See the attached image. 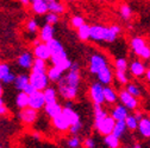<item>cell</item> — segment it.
I'll return each instance as SVG.
<instances>
[{
  "label": "cell",
  "instance_id": "cell-23",
  "mask_svg": "<svg viewBox=\"0 0 150 148\" xmlns=\"http://www.w3.org/2000/svg\"><path fill=\"white\" fill-rule=\"evenodd\" d=\"M63 73L64 72L61 69H59L57 66H55V65H51L47 70V76H48L49 81L50 82H54V83H57L60 81V78L63 76Z\"/></svg>",
  "mask_w": 150,
  "mask_h": 148
},
{
  "label": "cell",
  "instance_id": "cell-38",
  "mask_svg": "<svg viewBox=\"0 0 150 148\" xmlns=\"http://www.w3.org/2000/svg\"><path fill=\"white\" fill-rule=\"evenodd\" d=\"M45 17V23L47 24H50V25H55V24H57L60 22V17L59 14H56V13H52V12H48L44 14Z\"/></svg>",
  "mask_w": 150,
  "mask_h": 148
},
{
  "label": "cell",
  "instance_id": "cell-54",
  "mask_svg": "<svg viewBox=\"0 0 150 148\" xmlns=\"http://www.w3.org/2000/svg\"><path fill=\"white\" fill-rule=\"evenodd\" d=\"M134 148H142V147H141L139 143H135V145H134Z\"/></svg>",
  "mask_w": 150,
  "mask_h": 148
},
{
  "label": "cell",
  "instance_id": "cell-43",
  "mask_svg": "<svg viewBox=\"0 0 150 148\" xmlns=\"http://www.w3.org/2000/svg\"><path fill=\"white\" fill-rule=\"evenodd\" d=\"M85 24V19L81 17V15H74L71 17L70 19V25L74 27V29H79L81 25Z\"/></svg>",
  "mask_w": 150,
  "mask_h": 148
},
{
  "label": "cell",
  "instance_id": "cell-10",
  "mask_svg": "<svg viewBox=\"0 0 150 148\" xmlns=\"http://www.w3.org/2000/svg\"><path fill=\"white\" fill-rule=\"evenodd\" d=\"M78 92L79 89H75V88H70L67 87L64 84H59L57 83V94H60V96L67 101H73L78 96Z\"/></svg>",
  "mask_w": 150,
  "mask_h": 148
},
{
  "label": "cell",
  "instance_id": "cell-45",
  "mask_svg": "<svg viewBox=\"0 0 150 148\" xmlns=\"http://www.w3.org/2000/svg\"><path fill=\"white\" fill-rule=\"evenodd\" d=\"M82 127H83L82 122H81V121H79V122H76V123L71 124V126L69 127V129H68V131H69V133H70L71 135H78V134L81 132Z\"/></svg>",
  "mask_w": 150,
  "mask_h": 148
},
{
  "label": "cell",
  "instance_id": "cell-2",
  "mask_svg": "<svg viewBox=\"0 0 150 148\" xmlns=\"http://www.w3.org/2000/svg\"><path fill=\"white\" fill-rule=\"evenodd\" d=\"M131 49L137 54L138 57H142L143 59H149L150 58V46L146 45L145 40L142 37H135L131 40Z\"/></svg>",
  "mask_w": 150,
  "mask_h": 148
},
{
  "label": "cell",
  "instance_id": "cell-53",
  "mask_svg": "<svg viewBox=\"0 0 150 148\" xmlns=\"http://www.w3.org/2000/svg\"><path fill=\"white\" fill-rule=\"evenodd\" d=\"M145 77H146V80L150 82V69H146V70H145Z\"/></svg>",
  "mask_w": 150,
  "mask_h": 148
},
{
  "label": "cell",
  "instance_id": "cell-29",
  "mask_svg": "<svg viewBox=\"0 0 150 148\" xmlns=\"http://www.w3.org/2000/svg\"><path fill=\"white\" fill-rule=\"evenodd\" d=\"M30 70L32 72H47V70H48L47 61H43V59H40V58H35Z\"/></svg>",
  "mask_w": 150,
  "mask_h": 148
},
{
  "label": "cell",
  "instance_id": "cell-22",
  "mask_svg": "<svg viewBox=\"0 0 150 148\" xmlns=\"http://www.w3.org/2000/svg\"><path fill=\"white\" fill-rule=\"evenodd\" d=\"M29 83L30 82H29V75H28V73H19V75L16 76L14 82H13V85H14L16 90L23 91Z\"/></svg>",
  "mask_w": 150,
  "mask_h": 148
},
{
  "label": "cell",
  "instance_id": "cell-44",
  "mask_svg": "<svg viewBox=\"0 0 150 148\" xmlns=\"http://www.w3.org/2000/svg\"><path fill=\"white\" fill-rule=\"evenodd\" d=\"M11 66L5 63V62H0V81H3V78L7 75L8 72H11Z\"/></svg>",
  "mask_w": 150,
  "mask_h": 148
},
{
  "label": "cell",
  "instance_id": "cell-52",
  "mask_svg": "<svg viewBox=\"0 0 150 148\" xmlns=\"http://www.w3.org/2000/svg\"><path fill=\"white\" fill-rule=\"evenodd\" d=\"M3 94H4V84L0 81V97H3Z\"/></svg>",
  "mask_w": 150,
  "mask_h": 148
},
{
  "label": "cell",
  "instance_id": "cell-32",
  "mask_svg": "<svg viewBox=\"0 0 150 148\" xmlns=\"http://www.w3.org/2000/svg\"><path fill=\"white\" fill-rule=\"evenodd\" d=\"M89 34H91V26L88 24H83L81 25L79 29H78V36H79V38L80 40H88L89 39Z\"/></svg>",
  "mask_w": 150,
  "mask_h": 148
},
{
  "label": "cell",
  "instance_id": "cell-40",
  "mask_svg": "<svg viewBox=\"0 0 150 148\" xmlns=\"http://www.w3.org/2000/svg\"><path fill=\"white\" fill-rule=\"evenodd\" d=\"M81 146V139L76 135H73L67 140V147L68 148H79Z\"/></svg>",
  "mask_w": 150,
  "mask_h": 148
},
{
  "label": "cell",
  "instance_id": "cell-15",
  "mask_svg": "<svg viewBox=\"0 0 150 148\" xmlns=\"http://www.w3.org/2000/svg\"><path fill=\"white\" fill-rule=\"evenodd\" d=\"M51 121H52V126H54V128H55V129H57L59 132H62V133L67 132L68 129H69V127H70L69 122L67 121V119L63 116L62 113H61L60 115H57V116H55L54 119H51Z\"/></svg>",
  "mask_w": 150,
  "mask_h": 148
},
{
  "label": "cell",
  "instance_id": "cell-41",
  "mask_svg": "<svg viewBox=\"0 0 150 148\" xmlns=\"http://www.w3.org/2000/svg\"><path fill=\"white\" fill-rule=\"evenodd\" d=\"M115 77L117 78V81H118L120 84H126V83H129V78H127V75H126V71H122V70H117V69H116Z\"/></svg>",
  "mask_w": 150,
  "mask_h": 148
},
{
  "label": "cell",
  "instance_id": "cell-1",
  "mask_svg": "<svg viewBox=\"0 0 150 148\" xmlns=\"http://www.w3.org/2000/svg\"><path fill=\"white\" fill-rule=\"evenodd\" d=\"M120 32H122V29L118 25H112V26L93 25V26H91L89 39H93L96 42L113 43L118 38Z\"/></svg>",
  "mask_w": 150,
  "mask_h": 148
},
{
  "label": "cell",
  "instance_id": "cell-28",
  "mask_svg": "<svg viewBox=\"0 0 150 148\" xmlns=\"http://www.w3.org/2000/svg\"><path fill=\"white\" fill-rule=\"evenodd\" d=\"M14 103H16V105H17L18 109L26 108V107L29 105V96L25 94L24 91H19V92H18V94L16 95Z\"/></svg>",
  "mask_w": 150,
  "mask_h": 148
},
{
  "label": "cell",
  "instance_id": "cell-42",
  "mask_svg": "<svg viewBox=\"0 0 150 148\" xmlns=\"http://www.w3.org/2000/svg\"><path fill=\"white\" fill-rule=\"evenodd\" d=\"M115 66L117 70H122V71H126L127 68H129V64H127V61L123 57L120 58H117L116 62H115Z\"/></svg>",
  "mask_w": 150,
  "mask_h": 148
},
{
  "label": "cell",
  "instance_id": "cell-7",
  "mask_svg": "<svg viewBox=\"0 0 150 148\" xmlns=\"http://www.w3.org/2000/svg\"><path fill=\"white\" fill-rule=\"evenodd\" d=\"M115 123H116V120L112 116L107 115L100 122L94 123V127H96V129L101 135H107V134L112 133V129H113V127H115Z\"/></svg>",
  "mask_w": 150,
  "mask_h": 148
},
{
  "label": "cell",
  "instance_id": "cell-59",
  "mask_svg": "<svg viewBox=\"0 0 150 148\" xmlns=\"http://www.w3.org/2000/svg\"><path fill=\"white\" fill-rule=\"evenodd\" d=\"M0 148H3V147H1V146H0Z\"/></svg>",
  "mask_w": 150,
  "mask_h": 148
},
{
  "label": "cell",
  "instance_id": "cell-8",
  "mask_svg": "<svg viewBox=\"0 0 150 148\" xmlns=\"http://www.w3.org/2000/svg\"><path fill=\"white\" fill-rule=\"evenodd\" d=\"M106 65H108V64H107L106 58L103 56V54L94 53V54L91 56V58H89V71H91V73H96L97 75V72L100 71Z\"/></svg>",
  "mask_w": 150,
  "mask_h": 148
},
{
  "label": "cell",
  "instance_id": "cell-5",
  "mask_svg": "<svg viewBox=\"0 0 150 148\" xmlns=\"http://www.w3.org/2000/svg\"><path fill=\"white\" fill-rule=\"evenodd\" d=\"M44 105H45V98L43 95V91L36 90L33 94L29 95V105L28 107L40 112V110H42L44 108Z\"/></svg>",
  "mask_w": 150,
  "mask_h": 148
},
{
  "label": "cell",
  "instance_id": "cell-48",
  "mask_svg": "<svg viewBox=\"0 0 150 148\" xmlns=\"http://www.w3.org/2000/svg\"><path fill=\"white\" fill-rule=\"evenodd\" d=\"M23 91H24V92H25V94H26V95L29 96V95H31V94H33V92L36 91V89H35V88H33V87H32V85H31V84L29 83V84H28V85L25 87V89H24Z\"/></svg>",
  "mask_w": 150,
  "mask_h": 148
},
{
  "label": "cell",
  "instance_id": "cell-9",
  "mask_svg": "<svg viewBox=\"0 0 150 148\" xmlns=\"http://www.w3.org/2000/svg\"><path fill=\"white\" fill-rule=\"evenodd\" d=\"M118 98L120 100L122 104L127 109V110H136L138 105V101L136 97L130 95L126 90H122L118 94Z\"/></svg>",
  "mask_w": 150,
  "mask_h": 148
},
{
  "label": "cell",
  "instance_id": "cell-13",
  "mask_svg": "<svg viewBox=\"0 0 150 148\" xmlns=\"http://www.w3.org/2000/svg\"><path fill=\"white\" fill-rule=\"evenodd\" d=\"M52 38H55V27L54 25L45 23L40 30V40L43 43H47Z\"/></svg>",
  "mask_w": 150,
  "mask_h": 148
},
{
  "label": "cell",
  "instance_id": "cell-19",
  "mask_svg": "<svg viewBox=\"0 0 150 148\" xmlns=\"http://www.w3.org/2000/svg\"><path fill=\"white\" fill-rule=\"evenodd\" d=\"M31 11L37 15H44L48 13V5L44 0H36L31 3Z\"/></svg>",
  "mask_w": 150,
  "mask_h": 148
},
{
  "label": "cell",
  "instance_id": "cell-17",
  "mask_svg": "<svg viewBox=\"0 0 150 148\" xmlns=\"http://www.w3.org/2000/svg\"><path fill=\"white\" fill-rule=\"evenodd\" d=\"M44 112L45 114L50 117V119H54L55 116H57L62 113V105L56 101V102H52V103H45L44 105Z\"/></svg>",
  "mask_w": 150,
  "mask_h": 148
},
{
  "label": "cell",
  "instance_id": "cell-49",
  "mask_svg": "<svg viewBox=\"0 0 150 148\" xmlns=\"http://www.w3.org/2000/svg\"><path fill=\"white\" fill-rule=\"evenodd\" d=\"M7 113H8L7 107H6L5 104L0 105V116H5V115H7Z\"/></svg>",
  "mask_w": 150,
  "mask_h": 148
},
{
  "label": "cell",
  "instance_id": "cell-27",
  "mask_svg": "<svg viewBox=\"0 0 150 148\" xmlns=\"http://www.w3.org/2000/svg\"><path fill=\"white\" fill-rule=\"evenodd\" d=\"M43 95L45 98V103H52L57 101V89L52 87H47L43 90Z\"/></svg>",
  "mask_w": 150,
  "mask_h": 148
},
{
  "label": "cell",
  "instance_id": "cell-37",
  "mask_svg": "<svg viewBox=\"0 0 150 148\" xmlns=\"http://www.w3.org/2000/svg\"><path fill=\"white\" fill-rule=\"evenodd\" d=\"M130 95H132L134 97H139L141 96V89L136 85V84H134V83H126V89H125Z\"/></svg>",
  "mask_w": 150,
  "mask_h": 148
},
{
  "label": "cell",
  "instance_id": "cell-34",
  "mask_svg": "<svg viewBox=\"0 0 150 148\" xmlns=\"http://www.w3.org/2000/svg\"><path fill=\"white\" fill-rule=\"evenodd\" d=\"M67 58H68V54H67L66 50H63V51H61V52H59V53L51 54L49 61L51 62L52 65H57V64H60L61 62H63L64 59H67Z\"/></svg>",
  "mask_w": 150,
  "mask_h": 148
},
{
  "label": "cell",
  "instance_id": "cell-30",
  "mask_svg": "<svg viewBox=\"0 0 150 148\" xmlns=\"http://www.w3.org/2000/svg\"><path fill=\"white\" fill-rule=\"evenodd\" d=\"M104 143L106 145L107 148H119L120 139H118L113 134H107L104 136Z\"/></svg>",
  "mask_w": 150,
  "mask_h": 148
},
{
  "label": "cell",
  "instance_id": "cell-50",
  "mask_svg": "<svg viewBox=\"0 0 150 148\" xmlns=\"http://www.w3.org/2000/svg\"><path fill=\"white\" fill-rule=\"evenodd\" d=\"M134 116L136 117V120H137V121H139V120H141V119L143 117V114H142L141 112H138V110H137V112H136V113L134 114Z\"/></svg>",
  "mask_w": 150,
  "mask_h": 148
},
{
  "label": "cell",
  "instance_id": "cell-55",
  "mask_svg": "<svg viewBox=\"0 0 150 148\" xmlns=\"http://www.w3.org/2000/svg\"><path fill=\"white\" fill-rule=\"evenodd\" d=\"M3 104H5V102H4L3 97H0V105H3Z\"/></svg>",
  "mask_w": 150,
  "mask_h": 148
},
{
  "label": "cell",
  "instance_id": "cell-12",
  "mask_svg": "<svg viewBox=\"0 0 150 148\" xmlns=\"http://www.w3.org/2000/svg\"><path fill=\"white\" fill-rule=\"evenodd\" d=\"M32 54L35 58H40L43 61H49L50 59V51L47 46L45 43L41 42L37 45H33L32 47Z\"/></svg>",
  "mask_w": 150,
  "mask_h": 148
},
{
  "label": "cell",
  "instance_id": "cell-14",
  "mask_svg": "<svg viewBox=\"0 0 150 148\" xmlns=\"http://www.w3.org/2000/svg\"><path fill=\"white\" fill-rule=\"evenodd\" d=\"M97 76H98V82L99 83H101L103 85H108L112 82L113 73H112V70L110 69V66L106 65L100 71L97 72Z\"/></svg>",
  "mask_w": 150,
  "mask_h": 148
},
{
  "label": "cell",
  "instance_id": "cell-51",
  "mask_svg": "<svg viewBox=\"0 0 150 148\" xmlns=\"http://www.w3.org/2000/svg\"><path fill=\"white\" fill-rule=\"evenodd\" d=\"M18 1H19V3H21L23 6H25V7H26V6H29V5L31 4L30 0H18Z\"/></svg>",
  "mask_w": 150,
  "mask_h": 148
},
{
  "label": "cell",
  "instance_id": "cell-20",
  "mask_svg": "<svg viewBox=\"0 0 150 148\" xmlns=\"http://www.w3.org/2000/svg\"><path fill=\"white\" fill-rule=\"evenodd\" d=\"M127 115H129V110L123 104L116 105L115 109L112 110V113H111V116L113 117L116 121H124Z\"/></svg>",
  "mask_w": 150,
  "mask_h": 148
},
{
  "label": "cell",
  "instance_id": "cell-6",
  "mask_svg": "<svg viewBox=\"0 0 150 148\" xmlns=\"http://www.w3.org/2000/svg\"><path fill=\"white\" fill-rule=\"evenodd\" d=\"M18 117H19V120L24 124H33L37 121V119H38V112L30 107H26V108L21 109Z\"/></svg>",
  "mask_w": 150,
  "mask_h": 148
},
{
  "label": "cell",
  "instance_id": "cell-3",
  "mask_svg": "<svg viewBox=\"0 0 150 148\" xmlns=\"http://www.w3.org/2000/svg\"><path fill=\"white\" fill-rule=\"evenodd\" d=\"M29 82L30 84L36 89L43 91L47 87H49V78L47 76V72H30L29 75Z\"/></svg>",
  "mask_w": 150,
  "mask_h": 148
},
{
  "label": "cell",
  "instance_id": "cell-11",
  "mask_svg": "<svg viewBox=\"0 0 150 148\" xmlns=\"http://www.w3.org/2000/svg\"><path fill=\"white\" fill-rule=\"evenodd\" d=\"M33 59H35V57H33L32 52H30V51H24V52H22V53L19 54V56L17 57L16 63H17V65H18V66L22 68V69L30 70V69H31V66H32Z\"/></svg>",
  "mask_w": 150,
  "mask_h": 148
},
{
  "label": "cell",
  "instance_id": "cell-56",
  "mask_svg": "<svg viewBox=\"0 0 150 148\" xmlns=\"http://www.w3.org/2000/svg\"><path fill=\"white\" fill-rule=\"evenodd\" d=\"M67 1H69V3H73V1H75V0H67Z\"/></svg>",
  "mask_w": 150,
  "mask_h": 148
},
{
  "label": "cell",
  "instance_id": "cell-18",
  "mask_svg": "<svg viewBox=\"0 0 150 148\" xmlns=\"http://www.w3.org/2000/svg\"><path fill=\"white\" fill-rule=\"evenodd\" d=\"M48 5V11L56 13V14H63L66 12V7L60 1V0H44Z\"/></svg>",
  "mask_w": 150,
  "mask_h": 148
},
{
  "label": "cell",
  "instance_id": "cell-4",
  "mask_svg": "<svg viewBox=\"0 0 150 148\" xmlns=\"http://www.w3.org/2000/svg\"><path fill=\"white\" fill-rule=\"evenodd\" d=\"M103 84L99 83V82H94L91 84V88H89V96L93 101L94 104H100L103 105L105 103V100H104V91H103Z\"/></svg>",
  "mask_w": 150,
  "mask_h": 148
},
{
  "label": "cell",
  "instance_id": "cell-21",
  "mask_svg": "<svg viewBox=\"0 0 150 148\" xmlns=\"http://www.w3.org/2000/svg\"><path fill=\"white\" fill-rule=\"evenodd\" d=\"M137 129L142 136L144 138H150V119L149 117H142L138 121Z\"/></svg>",
  "mask_w": 150,
  "mask_h": 148
},
{
  "label": "cell",
  "instance_id": "cell-58",
  "mask_svg": "<svg viewBox=\"0 0 150 148\" xmlns=\"http://www.w3.org/2000/svg\"><path fill=\"white\" fill-rule=\"evenodd\" d=\"M98 1H103V0H98Z\"/></svg>",
  "mask_w": 150,
  "mask_h": 148
},
{
  "label": "cell",
  "instance_id": "cell-46",
  "mask_svg": "<svg viewBox=\"0 0 150 148\" xmlns=\"http://www.w3.org/2000/svg\"><path fill=\"white\" fill-rule=\"evenodd\" d=\"M16 73L13 72V71H11V72H8L7 75L3 78V81H1V83L3 84H13V82H14V78H16Z\"/></svg>",
  "mask_w": 150,
  "mask_h": 148
},
{
  "label": "cell",
  "instance_id": "cell-31",
  "mask_svg": "<svg viewBox=\"0 0 150 148\" xmlns=\"http://www.w3.org/2000/svg\"><path fill=\"white\" fill-rule=\"evenodd\" d=\"M125 132H126L125 122H124V121H116L115 127H113V129H112V133H111V134H113V135L117 136L118 139H122L123 135L125 134Z\"/></svg>",
  "mask_w": 150,
  "mask_h": 148
},
{
  "label": "cell",
  "instance_id": "cell-25",
  "mask_svg": "<svg viewBox=\"0 0 150 148\" xmlns=\"http://www.w3.org/2000/svg\"><path fill=\"white\" fill-rule=\"evenodd\" d=\"M103 91H104V100H105V102H107V103H116V101L118 100V95H117V92L115 91V89H112L108 85H105L103 88Z\"/></svg>",
  "mask_w": 150,
  "mask_h": 148
},
{
  "label": "cell",
  "instance_id": "cell-24",
  "mask_svg": "<svg viewBox=\"0 0 150 148\" xmlns=\"http://www.w3.org/2000/svg\"><path fill=\"white\" fill-rule=\"evenodd\" d=\"M129 69H130V72L132 73L134 76H136V77L143 76L145 73V70H146L145 65L142 62H139V61H134L132 63L129 65Z\"/></svg>",
  "mask_w": 150,
  "mask_h": 148
},
{
  "label": "cell",
  "instance_id": "cell-26",
  "mask_svg": "<svg viewBox=\"0 0 150 148\" xmlns=\"http://www.w3.org/2000/svg\"><path fill=\"white\" fill-rule=\"evenodd\" d=\"M45 44H47V46H48V49H49V51H50V56H51V54H55V53H59V52H61V51L64 50L62 43H61L60 40H57L56 38L50 39V40L47 42Z\"/></svg>",
  "mask_w": 150,
  "mask_h": 148
},
{
  "label": "cell",
  "instance_id": "cell-47",
  "mask_svg": "<svg viewBox=\"0 0 150 148\" xmlns=\"http://www.w3.org/2000/svg\"><path fill=\"white\" fill-rule=\"evenodd\" d=\"M83 147L85 148H96L97 147V142L93 138H87L83 141Z\"/></svg>",
  "mask_w": 150,
  "mask_h": 148
},
{
  "label": "cell",
  "instance_id": "cell-16",
  "mask_svg": "<svg viewBox=\"0 0 150 148\" xmlns=\"http://www.w3.org/2000/svg\"><path fill=\"white\" fill-rule=\"evenodd\" d=\"M62 114L67 119V121L69 122L70 126L74 124V123H76V122H79V121H81L79 113L75 109H73L71 107H66V105L62 107Z\"/></svg>",
  "mask_w": 150,
  "mask_h": 148
},
{
  "label": "cell",
  "instance_id": "cell-36",
  "mask_svg": "<svg viewBox=\"0 0 150 148\" xmlns=\"http://www.w3.org/2000/svg\"><path fill=\"white\" fill-rule=\"evenodd\" d=\"M25 29L29 33H32V34L37 33V31H38V23H37V20L35 18H30L25 24Z\"/></svg>",
  "mask_w": 150,
  "mask_h": 148
},
{
  "label": "cell",
  "instance_id": "cell-57",
  "mask_svg": "<svg viewBox=\"0 0 150 148\" xmlns=\"http://www.w3.org/2000/svg\"><path fill=\"white\" fill-rule=\"evenodd\" d=\"M30 1H31V3H32V1H36V0H30Z\"/></svg>",
  "mask_w": 150,
  "mask_h": 148
},
{
  "label": "cell",
  "instance_id": "cell-35",
  "mask_svg": "<svg viewBox=\"0 0 150 148\" xmlns=\"http://www.w3.org/2000/svg\"><path fill=\"white\" fill-rule=\"evenodd\" d=\"M125 122V126H126V129H129V131H136L137 129V126H138V121L136 120V117L134 115H127L126 119L124 120Z\"/></svg>",
  "mask_w": 150,
  "mask_h": 148
},
{
  "label": "cell",
  "instance_id": "cell-33",
  "mask_svg": "<svg viewBox=\"0 0 150 148\" xmlns=\"http://www.w3.org/2000/svg\"><path fill=\"white\" fill-rule=\"evenodd\" d=\"M107 115H108L107 112L105 109H103V107L100 104H94V123L100 122Z\"/></svg>",
  "mask_w": 150,
  "mask_h": 148
},
{
  "label": "cell",
  "instance_id": "cell-39",
  "mask_svg": "<svg viewBox=\"0 0 150 148\" xmlns=\"http://www.w3.org/2000/svg\"><path fill=\"white\" fill-rule=\"evenodd\" d=\"M119 13H120L122 18L125 20H129L130 18L132 17V10H131V7L127 5H122L119 8Z\"/></svg>",
  "mask_w": 150,
  "mask_h": 148
}]
</instances>
